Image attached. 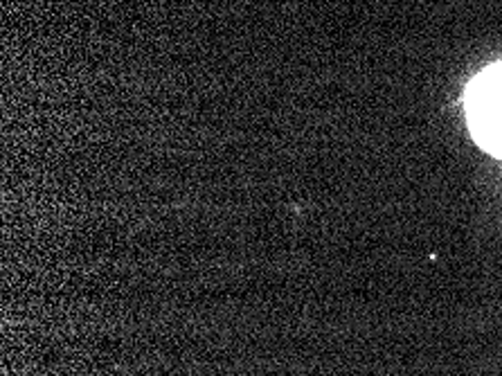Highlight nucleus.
Wrapping results in <instances>:
<instances>
[{
	"mask_svg": "<svg viewBox=\"0 0 502 376\" xmlns=\"http://www.w3.org/2000/svg\"><path fill=\"white\" fill-rule=\"evenodd\" d=\"M464 106L477 145L502 158V64L475 77L466 90Z\"/></svg>",
	"mask_w": 502,
	"mask_h": 376,
	"instance_id": "nucleus-1",
	"label": "nucleus"
}]
</instances>
